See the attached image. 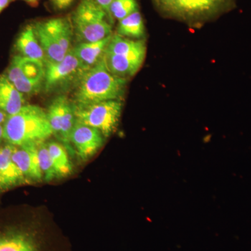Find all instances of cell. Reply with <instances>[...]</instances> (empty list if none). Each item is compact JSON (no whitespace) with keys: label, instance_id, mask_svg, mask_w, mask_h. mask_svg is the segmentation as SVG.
<instances>
[{"label":"cell","instance_id":"16","mask_svg":"<svg viewBox=\"0 0 251 251\" xmlns=\"http://www.w3.org/2000/svg\"><path fill=\"white\" fill-rule=\"evenodd\" d=\"M34 26L36 35L45 54L46 62H57L62 60L67 54L55 39L48 32L41 21L34 23Z\"/></svg>","mask_w":251,"mask_h":251},{"label":"cell","instance_id":"1","mask_svg":"<svg viewBox=\"0 0 251 251\" xmlns=\"http://www.w3.org/2000/svg\"><path fill=\"white\" fill-rule=\"evenodd\" d=\"M128 79L117 77L109 70L103 58L84 72L74 90V104L77 106L111 100H121Z\"/></svg>","mask_w":251,"mask_h":251},{"label":"cell","instance_id":"18","mask_svg":"<svg viewBox=\"0 0 251 251\" xmlns=\"http://www.w3.org/2000/svg\"><path fill=\"white\" fill-rule=\"evenodd\" d=\"M50 154L57 173V177L67 176L72 171V166L64 145L57 142L47 143Z\"/></svg>","mask_w":251,"mask_h":251},{"label":"cell","instance_id":"5","mask_svg":"<svg viewBox=\"0 0 251 251\" xmlns=\"http://www.w3.org/2000/svg\"><path fill=\"white\" fill-rule=\"evenodd\" d=\"M122 108L121 100H106L83 106L75 105L76 121L96 128L108 138L118 126Z\"/></svg>","mask_w":251,"mask_h":251},{"label":"cell","instance_id":"2","mask_svg":"<svg viewBox=\"0 0 251 251\" xmlns=\"http://www.w3.org/2000/svg\"><path fill=\"white\" fill-rule=\"evenodd\" d=\"M52 135L47 112L36 105H25L4 124V140L16 147L44 143Z\"/></svg>","mask_w":251,"mask_h":251},{"label":"cell","instance_id":"17","mask_svg":"<svg viewBox=\"0 0 251 251\" xmlns=\"http://www.w3.org/2000/svg\"><path fill=\"white\" fill-rule=\"evenodd\" d=\"M116 33L128 39L135 40L143 39L145 34V25L139 10L118 21Z\"/></svg>","mask_w":251,"mask_h":251},{"label":"cell","instance_id":"21","mask_svg":"<svg viewBox=\"0 0 251 251\" xmlns=\"http://www.w3.org/2000/svg\"><path fill=\"white\" fill-rule=\"evenodd\" d=\"M139 10L137 0H114L109 8V15L112 21H121Z\"/></svg>","mask_w":251,"mask_h":251},{"label":"cell","instance_id":"15","mask_svg":"<svg viewBox=\"0 0 251 251\" xmlns=\"http://www.w3.org/2000/svg\"><path fill=\"white\" fill-rule=\"evenodd\" d=\"M25 105V96L4 74L0 75V109L9 117L19 112Z\"/></svg>","mask_w":251,"mask_h":251},{"label":"cell","instance_id":"6","mask_svg":"<svg viewBox=\"0 0 251 251\" xmlns=\"http://www.w3.org/2000/svg\"><path fill=\"white\" fill-rule=\"evenodd\" d=\"M84 72L80 61L72 49L62 60L45 62L43 90L46 92H55L72 83H76Z\"/></svg>","mask_w":251,"mask_h":251},{"label":"cell","instance_id":"7","mask_svg":"<svg viewBox=\"0 0 251 251\" xmlns=\"http://www.w3.org/2000/svg\"><path fill=\"white\" fill-rule=\"evenodd\" d=\"M0 251H47L36 229L23 226H0Z\"/></svg>","mask_w":251,"mask_h":251},{"label":"cell","instance_id":"19","mask_svg":"<svg viewBox=\"0 0 251 251\" xmlns=\"http://www.w3.org/2000/svg\"><path fill=\"white\" fill-rule=\"evenodd\" d=\"M14 57L19 66L23 77L31 80L44 82L45 63L37 59L27 58L19 54Z\"/></svg>","mask_w":251,"mask_h":251},{"label":"cell","instance_id":"29","mask_svg":"<svg viewBox=\"0 0 251 251\" xmlns=\"http://www.w3.org/2000/svg\"><path fill=\"white\" fill-rule=\"evenodd\" d=\"M4 140V125H0V145Z\"/></svg>","mask_w":251,"mask_h":251},{"label":"cell","instance_id":"10","mask_svg":"<svg viewBox=\"0 0 251 251\" xmlns=\"http://www.w3.org/2000/svg\"><path fill=\"white\" fill-rule=\"evenodd\" d=\"M37 145L15 147L13 161L24 175L26 180L39 181L44 179L39 164Z\"/></svg>","mask_w":251,"mask_h":251},{"label":"cell","instance_id":"26","mask_svg":"<svg viewBox=\"0 0 251 251\" xmlns=\"http://www.w3.org/2000/svg\"><path fill=\"white\" fill-rule=\"evenodd\" d=\"M14 1V0H0V14H1V13L11 4V1Z\"/></svg>","mask_w":251,"mask_h":251},{"label":"cell","instance_id":"20","mask_svg":"<svg viewBox=\"0 0 251 251\" xmlns=\"http://www.w3.org/2000/svg\"><path fill=\"white\" fill-rule=\"evenodd\" d=\"M67 100L68 98L66 96L62 95L56 97L50 104L49 108L46 111L52 133L57 138H58L60 133L64 107Z\"/></svg>","mask_w":251,"mask_h":251},{"label":"cell","instance_id":"3","mask_svg":"<svg viewBox=\"0 0 251 251\" xmlns=\"http://www.w3.org/2000/svg\"><path fill=\"white\" fill-rule=\"evenodd\" d=\"M236 0H153L162 14L189 25H201L233 7Z\"/></svg>","mask_w":251,"mask_h":251},{"label":"cell","instance_id":"28","mask_svg":"<svg viewBox=\"0 0 251 251\" xmlns=\"http://www.w3.org/2000/svg\"><path fill=\"white\" fill-rule=\"evenodd\" d=\"M21 1H25L27 4L31 5V6H35L39 4L41 0H21Z\"/></svg>","mask_w":251,"mask_h":251},{"label":"cell","instance_id":"12","mask_svg":"<svg viewBox=\"0 0 251 251\" xmlns=\"http://www.w3.org/2000/svg\"><path fill=\"white\" fill-rule=\"evenodd\" d=\"M112 35V34L105 39L94 42H80L73 48V52L80 61L85 72L93 67L103 58Z\"/></svg>","mask_w":251,"mask_h":251},{"label":"cell","instance_id":"27","mask_svg":"<svg viewBox=\"0 0 251 251\" xmlns=\"http://www.w3.org/2000/svg\"><path fill=\"white\" fill-rule=\"evenodd\" d=\"M8 115L3 112L2 110L0 109V125H4V122H6V119H7Z\"/></svg>","mask_w":251,"mask_h":251},{"label":"cell","instance_id":"4","mask_svg":"<svg viewBox=\"0 0 251 251\" xmlns=\"http://www.w3.org/2000/svg\"><path fill=\"white\" fill-rule=\"evenodd\" d=\"M71 20L79 43L102 40L112 34L113 21L94 0H81Z\"/></svg>","mask_w":251,"mask_h":251},{"label":"cell","instance_id":"13","mask_svg":"<svg viewBox=\"0 0 251 251\" xmlns=\"http://www.w3.org/2000/svg\"><path fill=\"white\" fill-rule=\"evenodd\" d=\"M15 46L19 55L45 63V54L36 35L34 24L27 25L23 28Z\"/></svg>","mask_w":251,"mask_h":251},{"label":"cell","instance_id":"23","mask_svg":"<svg viewBox=\"0 0 251 251\" xmlns=\"http://www.w3.org/2000/svg\"><path fill=\"white\" fill-rule=\"evenodd\" d=\"M13 85L23 95H34L39 93L44 87V82H38L22 77L13 82Z\"/></svg>","mask_w":251,"mask_h":251},{"label":"cell","instance_id":"9","mask_svg":"<svg viewBox=\"0 0 251 251\" xmlns=\"http://www.w3.org/2000/svg\"><path fill=\"white\" fill-rule=\"evenodd\" d=\"M146 52V42L144 39H128L115 33L112 34L105 54H116L143 64Z\"/></svg>","mask_w":251,"mask_h":251},{"label":"cell","instance_id":"11","mask_svg":"<svg viewBox=\"0 0 251 251\" xmlns=\"http://www.w3.org/2000/svg\"><path fill=\"white\" fill-rule=\"evenodd\" d=\"M14 145L0 147V191L23 184L27 180L13 161Z\"/></svg>","mask_w":251,"mask_h":251},{"label":"cell","instance_id":"24","mask_svg":"<svg viewBox=\"0 0 251 251\" xmlns=\"http://www.w3.org/2000/svg\"><path fill=\"white\" fill-rule=\"evenodd\" d=\"M75 0H51L52 6L57 11H64L70 7Z\"/></svg>","mask_w":251,"mask_h":251},{"label":"cell","instance_id":"25","mask_svg":"<svg viewBox=\"0 0 251 251\" xmlns=\"http://www.w3.org/2000/svg\"><path fill=\"white\" fill-rule=\"evenodd\" d=\"M94 1L109 14V8L114 0H94Z\"/></svg>","mask_w":251,"mask_h":251},{"label":"cell","instance_id":"14","mask_svg":"<svg viewBox=\"0 0 251 251\" xmlns=\"http://www.w3.org/2000/svg\"><path fill=\"white\" fill-rule=\"evenodd\" d=\"M41 23L67 54L72 49V37L74 33L71 18H52L41 21Z\"/></svg>","mask_w":251,"mask_h":251},{"label":"cell","instance_id":"8","mask_svg":"<svg viewBox=\"0 0 251 251\" xmlns=\"http://www.w3.org/2000/svg\"><path fill=\"white\" fill-rule=\"evenodd\" d=\"M105 137L99 130L76 121L70 137V144L80 158L86 160L103 146Z\"/></svg>","mask_w":251,"mask_h":251},{"label":"cell","instance_id":"22","mask_svg":"<svg viewBox=\"0 0 251 251\" xmlns=\"http://www.w3.org/2000/svg\"><path fill=\"white\" fill-rule=\"evenodd\" d=\"M37 151L39 164H40L44 179L46 181H51L54 178L57 177V173L54 169L47 144L44 143L38 144Z\"/></svg>","mask_w":251,"mask_h":251}]
</instances>
